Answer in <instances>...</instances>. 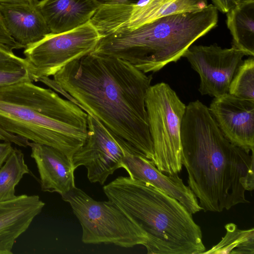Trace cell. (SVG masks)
<instances>
[{
	"mask_svg": "<svg viewBox=\"0 0 254 254\" xmlns=\"http://www.w3.org/2000/svg\"><path fill=\"white\" fill-rule=\"evenodd\" d=\"M62 198L79 222L83 243L124 248L145 245V232L112 201L95 200L76 187Z\"/></svg>",
	"mask_w": 254,
	"mask_h": 254,
	"instance_id": "8992f818",
	"label": "cell"
},
{
	"mask_svg": "<svg viewBox=\"0 0 254 254\" xmlns=\"http://www.w3.org/2000/svg\"><path fill=\"white\" fill-rule=\"evenodd\" d=\"M254 0H234L235 4H238L248 1H253Z\"/></svg>",
	"mask_w": 254,
	"mask_h": 254,
	"instance_id": "f1b7e54d",
	"label": "cell"
},
{
	"mask_svg": "<svg viewBox=\"0 0 254 254\" xmlns=\"http://www.w3.org/2000/svg\"><path fill=\"white\" fill-rule=\"evenodd\" d=\"M0 15L8 34L23 48L51 33L36 4L0 3Z\"/></svg>",
	"mask_w": 254,
	"mask_h": 254,
	"instance_id": "2e32d148",
	"label": "cell"
},
{
	"mask_svg": "<svg viewBox=\"0 0 254 254\" xmlns=\"http://www.w3.org/2000/svg\"><path fill=\"white\" fill-rule=\"evenodd\" d=\"M209 110L224 136L248 151L254 149V100L227 93L215 97Z\"/></svg>",
	"mask_w": 254,
	"mask_h": 254,
	"instance_id": "7c38bea8",
	"label": "cell"
},
{
	"mask_svg": "<svg viewBox=\"0 0 254 254\" xmlns=\"http://www.w3.org/2000/svg\"><path fill=\"white\" fill-rule=\"evenodd\" d=\"M99 6L118 5H136L143 0H93Z\"/></svg>",
	"mask_w": 254,
	"mask_h": 254,
	"instance_id": "d4e9b609",
	"label": "cell"
},
{
	"mask_svg": "<svg viewBox=\"0 0 254 254\" xmlns=\"http://www.w3.org/2000/svg\"><path fill=\"white\" fill-rule=\"evenodd\" d=\"M36 6L52 34L86 24L100 7L93 0H42Z\"/></svg>",
	"mask_w": 254,
	"mask_h": 254,
	"instance_id": "e0dca14e",
	"label": "cell"
},
{
	"mask_svg": "<svg viewBox=\"0 0 254 254\" xmlns=\"http://www.w3.org/2000/svg\"><path fill=\"white\" fill-rule=\"evenodd\" d=\"M228 93L236 97L254 100V58L243 61L230 85Z\"/></svg>",
	"mask_w": 254,
	"mask_h": 254,
	"instance_id": "7402d4cb",
	"label": "cell"
},
{
	"mask_svg": "<svg viewBox=\"0 0 254 254\" xmlns=\"http://www.w3.org/2000/svg\"><path fill=\"white\" fill-rule=\"evenodd\" d=\"M87 116L76 104L32 81L0 87V126L71 159L87 137Z\"/></svg>",
	"mask_w": 254,
	"mask_h": 254,
	"instance_id": "3957f363",
	"label": "cell"
},
{
	"mask_svg": "<svg viewBox=\"0 0 254 254\" xmlns=\"http://www.w3.org/2000/svg\"><path fill=\"white\" fill-rule=\"evenodd\" d=\"M126 151L133 154L127 142L88 114L87 137L72 161L75 169L80 166L86 168L91 183L103 185L110 175L122 168Z\"/></svg>",
	"mask_w": 254,
	"mask_h": 254,
	"instance_id": "9c48e42d",
	"label": "cell"
},
{
	"mask_svg": "<svg viewBox=\"0 0 254 254\" xmlns=\"http://www.w3.org/2000/svg\"><path fill=\"white\" fill-rule=\"evenodd\" d=\"M213 5L223 13H226L236 4L234 0H212Z\"/></svg>",
	"mask_w": 254,
	"mask_h": 254,
	"instance_id": "484cf974",
	"label": "cell"
},
{
	"mask_svg": "<svg viewBox=\"0 0 254 254\" xmlns=\"http://www.w3.org/2000/svg\"><path fill=\"white\" fill-rule=\"evenodd\" d=\"M102 37L89 21L65 32L51 33L27 47L23 54L32 81L53 76L69 63L91 53Z\"/></svg>",
	"mask_w": 254,
	"mask_h": 254,
	"instance_id": "ba28073f",
	"label": "cell"
},
{
	"mask_svg": "<svg viewBox=\"0 0 254 254\" xmlns=\"http://www.w3.org/2000/svg\"><path fill=\"white\" fill-rule=\"evenodd\" d=\"M53 76L86 113L127 142L133 154L153 162L145 102L152 75L123 59L91 53Z\"/></svg>",
	"mask_w": 254,
	"mask_h": 254,
	"instance_id": "6da1fadb",
	"label": "cell"
},
{
	"mask_svg": "<svg viewBox=\"0 0 254 254\" xmlns=\"http://www.w3.org/2000/svg\"><path fill=\"white\" fill-rule=\"evenodd\" d=\"M29 173L22 151L13 148L4 165L0 169V202L12 199L15 195V187L24 175Z\"/></svg>",
	"mask_w": 254,
	"mask_h": 254,
	"instance_id": "ffe728a7",
	"label": "cell"
},
{
	"mask_svg": "<svg viewBox=\"0 0 254 254\" xmlns=\"http://www.w3.org/2000/svg\"><path fill=\"white\" fill-rule=\"evenodd\" d=\"M0 140L7 141L13 143L21 147L29 146L30 141L27 139L11 133L3 128L0 126Z\"/></svg>",
	"mask_w": 254,
	"mask_h": 254,
	"instance_id": "cb8c5ba5",
	"label": "cell"
},
{
	"mask_svg": "<svg viewBox=\"0 0 254 254\" xmlns=\"http://www.w3.org/2000/svg\"><path fill=\"white\" fill-rule=\"evenodd\" d=\"M226 23L232 46L254 56V0L236 4L226 13Z\"/></svg>",
	"mask_w": 254,
	"mask_h": 254,
	"instance_id": "ac0fdd59",
	"label": "cell"
},
{
	"mask_svg": "<svg viewBox=\"0 0 254 254\" xmlns=\"http://www.w3.org/2000/svg\"><path fill=\"white\" fill-rule=\"evenodd\" d=\"M181 143L182 164L201 210L221 212L249 202L245 192L254 189V152L226 138L199 100L186 106Z\"/></svg>",
	"mask_w": 254,
	"mask_h": 254,
	"instance_id": "7a4b0ae2",
	"label": "cell"
},
{
	"mask_svg": "<svg viewBox=\"0 0 254 254\" xmlns=\"http://www.w3.org/2000/svg\"><path fill=\"white\" fill-rule=\"evenodd\" d=\"M115 203L146 233L148 254H200L206 251L200 226L176 199L152 185L119 176L104 186Z\"/></svg>",
	"mask_w": 254,
	"mask_h": 254,
	"instance_id": "277c9868",
	"label": "cell"
},
{
	"mask_svg": "<svg viewBox=\"0 0 254 254\" xmlns=\"http://www.w3.org/2000/svg\"><path fill=\"white\" fill-rule=\"evenodd\" d=\"M218 10L164 16L136 28L104 35L92 53L123 59L145 73L155 72L183 57L192 44L215 28Z\"/></svg>",
	"mask_w": 254,
	"mask_h": 254,
	"instance_id": "5b68a950",
	"label": "cell"
},
{
	"mask_svg": "<svg viewBox=\"0 0 254 254\" xmlns=\"http://www.w3.org/2000/svg\"><path fill=\"white\" fill-rule=\"evenodd\" d=\"M122 168L130 178L149 184L182 203L191 214L201 210L197 198L178 174H164L153 163L144 157L126 151Z\"/></svg>",
	"mask_w": 254,
	"mask_h": 254,
	"instance_id": "4fadbf2b",
	"label": "cell"
},
{
	"mask_svg": "<svg viewBox=\"0 0 254 254\" xmlns=\"http://www.w3.org/2000/svg\"><path fill=\"white\" fill-rule=\"evenodd\" d=\"M12 143L9 142H0V167L5 161L13 150Z\"/></svg>",
	"mask_w": 254,
	"mask_h": 254,
	"instance_id": "4316f807",
	"label": "cell"
},
{
	"mask_svg": "<svg viewBox=\"0 0 254 254\" xmlns=\"http://www.w3.org/2000/svg\"><path fill=\"white\" fill-rule=\"evenodd\" d=\"M245 56L233 46L223 49L213 44L191 45L183 57L199 76L200 93L215 98L228 93L231 82Z\"/></svg>",
	"mask_w": 254,
	"mask_h": 254,
	"instance_id": "8fae6325",
	"label": "cell"
},
{
	"mask_svg": "<svg viewBox=\"0 0 254 254\" xmlns=\"http://www.w3.org/2000/svg\"><path fill=\"white\" fill-rule=\"evenodd\" d=\"M29 146L31 156L37 165L43 191L58 192L62 196L75 187V169L71 158L46 145L30 142Z\"/></svg>",
	"mask_w": 254,
	"mask_h": 254,
	"instance_id": "5bb4252c",
	"label": "cell"
},
{
	"mask_svg": "<svg viewBox=\"0 0 254 254\" xmlns=\"http://www.w3.org/2000/svg\"><path fill=\"white\" fill-rule=\"evenodd\" d=\"M38 0H0V3H25L35 5Z\"/></svg>",
	"mask_w": 254,
	"mask_h": 254,
	"instance_id": "83f0119b",
	"label": "cell"
},
{
	"mask_svg": "<svg viewBox=\"0 0 254 254\" xmlns=\"http://www.w3.org/2000/svg\"><path fill=\"white\" fill-rule=\"evenodd\" d=\"M149 131L153 143V163L163 173L182 170L181 126L186 106L166 83L149 88L145 97Z\"/></svg>",
	"mask_w": 254,
	"mask_h": 254,
	"instance_id": "52a82bcc",
	"label": "cell"
},
{
	"mask_svg": "<svg viewBox=\"0 0 254 254\" xmlns=\"http://www.w3.org/2000/svg\"><path fill=\"white\" fill-rule=\"evenodd\" d=\"M25 81H32L24 58L0 46V87Z\"/></svg>",
	"mask_w": 254,
	"mask_h": 254,
	"instance_id": "44dd1931",
	"label": "cell"
},
{
	"mask_svg": "<svg viewBox=\"0 0 254 254\" xmlns=\"http://www.w3.org/2000/svg\"><path fill=\"white\" fill-rule=\"evenodd\" d=\"M0 46L10 51L22 49L23 47L16 43L6 30L0 15Z\"/></svg>",
	"mask_w": 254,
	"mask_h": 254,
	"instance_id": "603a6c76",
	"label": "cell"
},
{
	"mask_svg": "<svg viewBox=\"0 0 254 254\" xmlns=\"http://www.w3.org/2000/svg\"><path fill=\"white\" fill-rule=\"evenodd\" d=\"M208 0H147L139 4L100 6L90 20L100 34L132 30L164 16L203 9Z\"/></svg>",
	"mask_w": 254,
	"mask_h": 254,
	"instance_id": "30bf717a",
	"label": "cell"
},
{
	"mask_svg": "<svg viewBox=\"0 0 254 254\" xmlns=\"http://www.w3.org/2000/svg\"><path fill=\"white\" fill-rule=\"evenodd\" d=\"M226 233L216 245L202 254H254V229L241 230L230 223L225 226Z\"/></svg>",
	"mask_w": 254,
	"mask_h": 254,
	"instance_id": "d6986e66",
	"label": "cell"
},
{
	"mask_svg": "<svg viewBox=\"0 0 254 254\" xmlns=\"http://www.w3.org/2000/svg\"><path fill=\"white\" fill-rule=\"evenodd\" d=\"M45 203L36 195L22 194L0 202V254H11L16 239L29 227Z\"/></svg>",
	"mask_w": 254,
	"mask_h": 254,
	"instance_id": "9a60e30c",
	"label": "cell"
}]
</instances>
